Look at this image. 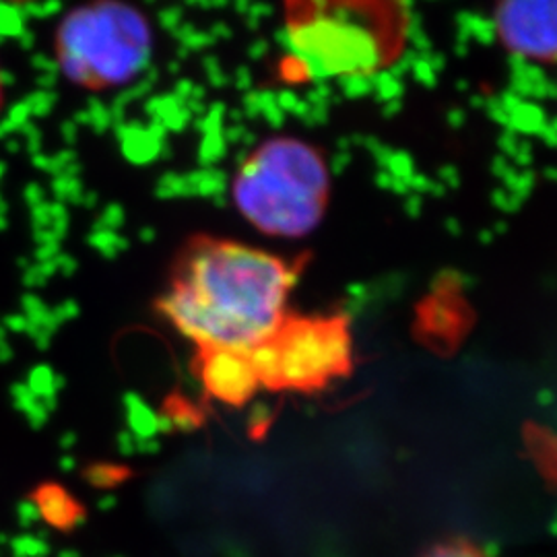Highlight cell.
<instances>
[{
  "label": "cell",
  "mask_w": 557,
  "mask_h": 557,
  "mask_svg": "<svg viewBox=\"0 0 557 557\" xmlns=\"http://www.w3.org/2000/svg\"><path fill=\"white\" fill-rule=\"evenodd\" d=\"M299 100H301V98H299L294 89H283V91H278L277 94V106L285 114H292L294 108L298 106Z\"/></svg>",
  "instance_id": "29"
},
{
  "label": "cell",
  "mask_w": 557,
  "mask_h": 557,
  "mask_svg": "<svg viewBox=\"0 0 557 557\" xmlns=\"http://www.w3.org/2000/svg\"><path fill=\"white\" fill-rule=\"evenodd\" d=\"M298 281V267H287L262 250L197 239L158 308L200 349L248 354L262 341L277 337L287 294Z\"/></svg>",
  "instance_id": "1"
},
{
  "label": "cell",
  "mask_w": 557,
  "mask_h": 557,
  "mask_svg": "<svg viewBox=\"0 0 557 557\" xmlns=\"http://www.w3.org/2000/svg\"><path fill=\"white\" fill-rule=\"evenodd\" d=\"M273 13H275V9H273V7H269V4H260V2L250 4V11H248V15L257 17V20H264V17H269V15H273Z\"/></svg>",
  "instance_id": "38"
},
{
  "label": "cell",
  "mask_w": 557,
  "mask_h": 557,
  "mask_svg": "<svg viewBox=\"0 0 557 557\" xmlns=\"http://www.w3.org/2000/svg\"><path fill=\"white\" fill-rule=\"evenodd\" d=\"M338 87L347 100H359L372 94V79L370 75H361V73L343 75L338 77Z\"/></svg>",
  "instance_id": "18"
},
{
  "label": "cell",
  "mask_w": 557,
  "mask_h": 557,
  "mask_svg": "<svg viewBox=\"0 0 557 557\" xmlns=\"http://www.w3.org/2000/svg\"><path fill=\"white\" fill-rule=\"evenodd\" d=\"M372 79V91L376 94L379 101H393L400 94V85L397 77L391 75V71H376L374 75H370Z\"/></svg>",
  "instance_id": "19"
},
{
  "label": "cell",
  "mask_w": 557,
  "mask_h": 557,
  "mask_svg": "<svg viewBox=\"0 0 557 557\" xmlns=\"http://www.w3.org/2000/svg\"><path fill=\"white\" fill-rule=\"evenodd\" d=\"M494 32L515 57L557 62V0L504 2L494 11Z\"/></svg>",
  "instance_id": "6"
},
{
  "label": "cell",
  "mask_w": 557,
  "mask_h": 557,
  "mask_svg": "<svg viewBox=\"0 0 557 557\" xmlns=\"http://www.w3.org/2000/svg\"><path fill=\"white\" fill-rule=\"evenodd\" d=\"M145 114L149 120L161 122L168 133H184L193 124V114L186 110V101L163 94V96H151L145 101Z\"/></svg>",
  "instance_id": "9"
},
{
  "label": "cell",
  "mask_w": 557,
  "mask_h": 557,
  "mask_svg": "<svg viewBox=\"0 0 557 557\" xmlns=\"http://www.w3.org/2000/svg\"><path fill=\"white\" fill-rule=\"evenodd\" d=\"M306 20L292 21L289 57L298 59L308 79L324 83L343 75H374L384 62V46L368 17H359V7L312 2Z\"/></svg>",
  "instance_id": "4"
},
{
  "label": "cell",
  "mask_w": 557,
  "mask_h": 557,
  "mask_svg": "<svg viewBox=\"0 0 557 557\" xmlns=\"http://www.w3.org/2000/svg\"><path fill=\"white\" fill-rule=\"evenodd\" d=\"M227 140L223 137V131H213L202 135L199 145V165L202 170L215 168L227 156Z\"/></svg>",
  "instance_id": "13"
},
{
  "label": "cell",
  "mask_w": 557,
  "mask_h": 557,
  "mask_svg": "<svg viewBox=\"0 0 557 557\" xmlns=\"http://www.w3.org/2000/svg\"><path fill=\"white\" fill-rule=\"evenodd\" d=\"M77 122H79V124H91V119H89V112H87V110H83V112H79V114H77Z\"/></svg>",
  "instance_id": "56"
},
{
  "label": "cell",
  "mask_w": 557,
  "mask_h": 557,
  "mask_svg": "<svg viewBox=\"0 0 557 557\" xmlns=\"http://www.w3.org/2000/svg\"><path fill=\"white\" fill-rule=\"evenodd\" d=\"M351 147H354V145H351V137H341V139L337 140L338 153H349Z\"/></svg>",
  "instance_id": "48"
},
{
  "label": "cell",
  "mask_w": 557,
  "mask_h": 557,
  "mask_svg": "<svg viewBox=\"0 0 557 557\" xmlns=\"http://www.w3.org/2000/svg\"><path fill=\"white\" fill-rule=\"evenodd\" d=\"M310 110H312V106H310L308 101L299 100L298 106H296V108H294V112H292V116H296V119L304 122V120L308 119Z\"/></svg>",
  "instance_id": "42"
},
{
  "label": "cell",
  "mask_w": 557,
  "mask_h": 557,
  "mask_svg": "<svg viewBox=\"0 0 557 557\" xmlns=\"http://www.w3.org/2000/svg\"><path fill=\"white\" fill-rule=\"evenodd\" d=\"M232 193L239 213L262 234L301 238L314 232L324 215L329 168L308 143L267 140L239 165Z\"/></svg>",
  "instance_id": "2"
},
{
  "label": "cell",
  "mask_w": 557,
  "mask_h": 557,
  "mask_svg": "<svg viewBox=\"0 0 557 557\" xmlns=\"http://www.w3.org/2000/svg\"><path fill=\"white\" fill-rule=\"evenodd\" d=\"M234 85H236V89L244 91V94L252 91V73H250V69L246 64H239L238 69H236Z\"/></svg>",
  "instance_id": "28"
},
{
  "label": "cell",
  "mask_w": 557,
  "mask_h": 557,
  "mask_svg": "<svg viewBox=\"0 0 557 557\" xmlns=\"http://www.w3.org/2000/svg\"><path fill=\"white\" fill-rule=\"evenodd\" d=\"M156 197L160 200L170 199H193L188 184H186V176L184 174H176V172H165L156 186Z\"/></svg>",
  "instance_id": "17"
},
{
  "label": "cell",
  "mask_w": 557,
  "mask_h": 557,
  "mask_svg": "<svg viewBox=\"0 0 557 557\" xmlns=\"http://www.w3.org/2000/svg\"><path fill=\"white\" fill-rule=\"evenodd\" d=\"M202 388L225 405L242 407L259 391V379L246 354L227 349H202L199 358Z\"/></svg>",
  "instance_id": "7"
},
{
  "label": "cell",
  "mask_w": 557,
  "mask_h": 557,
  "mask_svg": "<svg viewBox=\"0 0 557 557\" xmlns=\"http://www.w3.org/2000/svg\"><path fill=\"white\" fill-rule=\"evenodd\" d=\"M250 4H252V2H248V0H239V2L234 4V9L238 11L242 17H246V15H248V11H250Z\"/></svg>",
  "instance_id": "50"
},
{
  "label": "cell",
  "mask_w": 557,
  "mask_h": 557,
  "mask_svg": "<svg viewBox=\"0 0 557 557\" xmlns=\"http://www.w3.org/2000/svg\"><path fill=\"white\" fill-rule=\"evenodd\" d=\"M57 66L81 87L126 85L151 69V29L145 15L120 2L71 11L57 32Z\"/></svg>",
  "instance_id": "3"
},
{
  "label": "cell",
  "mask_w": 557,
  "mask_h": 557,
  "mask_svg": "<svg viewBox=\"0 0 557 557\" xmlns=\"http://www.w3.org/2000/svg\"><path fill=\"white\" fill-rule=\"evenodd\" d=\"M9 85H11V75L0 69V112H2V103H4V89H7Z\"/></svg>",
  "instance_id": "43"
},
{
  "label": "cell",
  "mask_w": 557,
  "mask_h": 557,
  "mask_svg": "<svg viewBox=\"0 0 557 557\" xmlns=\"http://www.w3.org/2000/svg\"><path fill=\"white\" fill-rule=\"evenodd\" d=\"M275 341L283 388L314 391L351 368V338L345 319L283 322Z\"/></svg>",
  "instance_id": "5"
},
{
  "label": "cell",
  "mask_w": 557,
  "mask_h": 557,
  "mask_svg": "<svg viewBox=\"0 0 557 557\" xmlns=\"http://www.w3.org/2000/svg\"><path fill=\"white\" fill-rule=\"evenodd\" d=\"M87 112H89V119H91V126H94L96 135H106L108 131H112L110 108L103 106L98 98H89V101H87Z\"/></svg>",
  "instance_id": "20"
},
{
  "label": "cell",
  "mask_w": 557,
  "mask_h": 557,
  "mask_svg": "<svg viewBox=\"0 0 557 557\" xmlns=\"http://www.w3.org/2000/svg\"><path fill=\"white\" fill-rule=\"evenodd\" d=\"M207 83H209L213 89H223V87H227L230 77H227L223 71H218V73H211V75H207Z\"/></svg>",
  "instance_id": "40"
},
{
  "label": "cell",
  "mask_w": 557,
  "mask_h": 557,
  "mask_svg": "<svg viewBox=\"0 0 557 557\" xmlns=\"http://www.w3.org/2000/svg\"><path fill=\"white\" fill-rule=\"evenodd\" d=\"M85 207H89V209H94L96 205H98V195L96 193H89V195H85L83 200H81Z\"/></svg>",
  "instance_id": "52"
},
{
  "label": "cell",
  "mask_w": 557,
  "mask_h": 557,
  "mask_svg": "<svg viewBox=\"0 0 557 557\" xmlns=\"http://www.w3.org/2000/svg\"><path fill=\"white\" fill-rule=\"evenodd\" d=\"M195 32H197V25L190 23V21H184V23H180L174 32H170V36L178 41V44H184Z\"/></svg>",
  "instance_id": "36"
},
{
  "label": "cell",
  "mask_w": 557,
  "mask_h": 557,
  "mask_svg": "<svg viewBox=\"0 0 557 557\" xmlns=\"http://www.w3.org/2000/svg\"><path fill=\"white\" fill-rule=\"evenodd\" d=\"M227 119L232 120V124H242L244 122V112L242 110H227Z\"/></svg>",
  "instance_id": "51"
},
{
  "label": "cell",
  "mask_w": 557,
  "mask_h": 557,
  "mask_svg": "<svg viewBox=\"0 0 557 557\" xmlns=\"http://www.w3.org/2000/svg\"><path fill=\"white\" fill-rule=\"evenodd\" d=\"M393 176L388 174V172H379L376 174V184H379L380 188H391L393 186Z\"/></svg>",
  "instance_id": "47"
},
{
  "label": "cell",
  "mask_w": 557,
  "mask_h": 557,
  "mask_svg": "<svg viewBox=\"0 0 557 557\" xmlns=\"http://www.w3.org/2000/svg\"><path fill=\"white\" fill-rule=\"evenodd\" d=\"M139 239L143 244H153L158 239V230L151 227V225H145L140 227Z\"/></svg>",
  "instance_id": "41"
},
{
  "label": "cell",
  "mask_w": 557,
  "mask_h": 557,
  "mask_svg": "<svg viewBox=\"0 0 557 557\" xmlns=\"http://www.w3.org/2000/svg\"><path fill=\"white\" fill-rule=\"evenodd\" d=\"M64 137L69 140L77 139V126L71 124V122H66V124H64Z\"/></svg>",
  "instance_id": "49"
},
{
  "label": "cell",
  "mask_w": 557,
  "mask_h": 557,
  "mask_svg": "<svg viewBox=\"0 0 557 557\" xmlns=\"http://www.w3.org/2000/svg\"><path fill=\"white\" fill-rule=\"evenodd\" d=\"M423 557H490L479 545L467 539H448L436 543Z\"/></svg>",
  "instance_id": "14"
},
{
  "label": "cell",
  "mask_w": 557,
  "mask_h": 557,
  "mask_svg": "<svg viewBox=\"0 0 557 557\" xmlns=\"http://www.w3.org/2000/svg\"><path fill=\"white\" fill-rule=\"evenodd\" d=\"M281 73H283V79L289 81V83H299L301 79H308L304 64L298 59H294V57H289V59L283 62Z\"/></svg>",
  "instance_id": "26"
},
{
  "label": "cell",
  "mask_w": 557,
  "mask_h": 557,
  "mask_svg": "<svg viewBox=\"0 0 557 557\" xmlns=\"http://www.w3.org/2000/svg\"><path fill=\"white\" fill-rule=\"evenodd\" d=\"M215 44H218V41L211 38L209 32H200V29H197L188 40L184 41V44H180V46L188 48V52H202V50H209V48L215 46Z\"/></svg>",
  "instance_id": "24"
},
{
  "label": "cell",
  "mask_w": 557,
  "mask_h": 557,
  "mask_svg": "<svg viewBox=\"0 0 557 557\" xmlns=\"http://www.w3.org/2000/svg\"><path fill=\"white\" fill-rule=\"evenodd\" d=\"M386 165H388V170H391L395 176H407L409 170H411V161H409V158H407L405 153L391 156V160H388Z\"/></svg>",
  "instance_id": "30"
},
{
  "label": "cell",
  "mask_w": 557,
  "mask_h": 557,
  "mask_svg": "<svg viewBox=\"0 0 557 557\" xmlns=\"http://www.w3.org/2000/svg\"><path fill=\"white\" fill-rule=\"evenodd\" d=\"M275 41H277L278 46L283 48V50H287L289 48V34H287V27H281L275 32Z\"/></svg>",
  "instance_id": "44"
},
{
  "label": "cell",
  "mask_w": 557,
  "mask_h": 557,
  "mask_svg": "<svg viewBox=\"0 0 557 557\" xmlns=\"http://www.w3.org/2000/svg\"><path fill=\"white\" fill-rule=\"evenodd\" d=\"M98 223H100L101 227L110 230V232H120V230L124 227V223H126V211H124V207H122L120 202L106 205V209H103V213H101Z\"/></svg>",
  "instance_id": "21"
},
{
  "label": "cell",
  "mask_w": 557,
  "mask_h": 557,
  "mask_svg": "<svg viewBox=\"0 0 557 557\" xmlns=\"http://www.w3.org/2000/svg\"><path fill=\"white\" fill-rule=\"evenodd\" d=\"M190 57V52H188V48H184V46H178V50H176V60L182 62V60H186Z\"/></svg>",
  "instance_id": "55"
},
{
  "label": "cell",
  "mask_w": 557,
  "mask_h": 557,
  "mask_svg": "<svg viewBox=\"0 0 557 557\" xmlns=\"http://www.w3.org/2000/svg\"><path fill=\"white\" fill-rule=\"evenodd\" d=\"M209 34H211V38L215 41L232 40V38H234V29H232L225 21H215V23L211 25Z\"/></svg>",
  "instance_id": "33"
},
{
  "label": "cell",
  "mask_w": 557,
  "mask_h": 557,
  "mask_svg": "<svg viewBox=\"0 0 557 557\" xmlns=\"http://www.w3.org/2000/svg\"><path fill=\"white\" fill-rule=\"evenodd\" d=\"M361 149H366V151H370L372 153V158L376 160L380 168H384L388 160H391V151H388V147H384L382 143H380L376 137H368V135H363V145H361Z\"/></svg>",
  "instance_id": "22"
},
{
  "label": "cell",
  "mask_w": 557,
  "mask_h": 557,
  "mask_svg": "<svg viewBox=\"0 0 557 557\" xmlns=\"http://www.w3.org/2000/svg\"><path fill=\"white\" fill-rule=\"evenodd\" d=\"M158 81H160V71H158L156 66H151V69L147 71V75H145L139 83H135L133 87L120 91L119 96H116V100L112 101V103L119 106L122 110H126L128 103L140 100V98H147V96L153 91V87L158 85Z\"/></svg>",
  "instance_id": "16"
},
{
  "label": "cell",
  "mask_w": 557,
  "mask_h": 557,
  "mask_svg": "<svg viewBox=\"0 0 557 557\" xmlns=\"http://www.w3.org/2000/svg\"><path fill=\"white\" fill-rule=\"evenodd\" d=\"M391 188H393V190H395V193H405V190H407V186H405V184H403V180H395V182H393V186H391Z\"/></svg>",
  "instance_id": "57"
},
{
  "label": "cell",
  "mask_w": 557,
  "mask_h": 557,
  "mask_svg": "<svg viewBox=\"0 0 557 557\" xmlns=\"http://www.w3.org/2000/svg\"><path fill=\"white\" fill-rule=\"evenodd\" d=\"M124 405H126V411H128V419H131L133 428H137L140 434L151 432V428L156 425V418H153L151 409L145 405V400L137 393H126Z\"/></svg>",
  "instance_id": "15"
},
{
  "label": "cell",
  "mask_w": 557,
  "mask_h": 557,
  "mask_svg": "<svg viewBox=\"0 0 557 557\" xmlns=\"http://www.w3.org/2000/svg\"><path fill=\"white\" fill-rule=\"evenodd\" d=\"M180 71H182V64H180L178 60L168 62V73H170V75H180Z\"/></svg>",
  "instance_id": "53"
},
{
  "label": "cell",
  "mask_w": 557,
  "mask_h": 557,
  "mask_svg": "<svg viewBox=\"0 0 557 557\" xmlns=\"http://www.w3.org/2000/svg\"><path fill=\"white\" fill-rule=\"evenodd\" d=\"M398 110H400V101H386V106H384V112H382V114H384L386 119H393V116L397 114Z\"/></svg>",
  "instance_id": "45"
},
{
  "label": "cell",
  "mask_w": 557,
  "mask_h": 557,
  "mask_svg": "<svg viewBox=\"0 0 557 557\" xmlns=\"http://www.w3.org/2000/svg\"><path fill=\"white\" fill-rule=\"evenodd\" d=\"M329 114H331V106H326V103H320V106H314L312 110H310V114H308V119L304 120V124L306 126H322V124H326L329 122Z\"/></svg>",
  "instance_id": "27"
},
{
  "label": "cell",
  "mask_w": 557,
  "mask_h": 557,
  "mask_svg": "<svg viewBox=\"0 0 557 557\" xmlns=\"http://www.w3.org/2000/svg\"><path fill=\"white\" fill-rule=\"evenodd\" d=\"M269 52H271V46L264 38H259L248 46V59L262 60Z\"/></svg>",
  "instance_id": "35"
},
{
  "label": "cell",
  "mask_w": 557,
  "mask_h": 557,
  "mask_svg": "<svg viewBox=\"0 0 557 557\" xmlns=\"http://www.w3.org/2000/svg\"><path fill=\"white\" fill-rule=\"evenodd\" d=\"M351 153H335L333 156V160H331V165H329V172L331 174H335V176H341L345 170H347V165H351Z\"/></svg>",
  "instance_id": "34"
},
{
  "label": "cell",
  "mask_w": 557,
  "mask_h": 557,
  "mask_svg": "<svg viewBox=\"0 0 557 557\" xmlns=\"http://www.w3.org/2000/svg\"><path fill=\"white\" fill-rule=\"evenodd\" d=\"M213 202H215V207H221V209L227 207V199L225 197H218V199H213Z\"/></svg>",
  "instance_id": "58"
},
{
  "label": "cell",
  "mask_w": 557,
  "mask_h": 557,
  "mask_svg": "<svg viewBox=\"0 0 557 557\" xmlns=\"http://www.w3.org/2000/svg\"><path fill=\"white\" fill-rule=\"evenodd\" d=\"M158 21L165 32H174L180 23H184V9L182 7H165V9H161Z\"/></svg>",
  "instance_id": "23"
},
{
  "label": "cell",
  "mask_w": 557,
  "mask_h": 557,
  "mask_svg": "<svg viewBox=\"0 0 557 557\" xmlns=\"http://www.w3.org/2000/svg\"><path fill=\"white\" fill-rule=\"evenodd\" d=\"M188 100H207V87H205V85H197V83H195V89H193V94H190V98H188Z\"/></svg>",
  "instance_id": "46"
},
{
  "label": "cell",
  "mask_w": 557,
  "mask_h": 557,
  "mask_svg": "<svg viewBox=\"0 0 557 557\" xmlns=\"http://www.w3.org/2000/svg\"><path fill=\"white\" fill-rule=\"evenodd\" d=\"M114 135L120 143V151L124 160L133 165H149L151 161L161 160V153L170 147L168 140H160L149 126L137 120L124 122L114 128Z\"/></svg>",
  "instance_id": "8"
},
{
  "label": "cell",
  "mask_w": 557,
  "mask_h": 557,
  "mask_svg": "<svg viewBox=\"0 0 557 557\" xmlns=\"http://www.w3.org/2000/svg\"><path fill=\"white\" fill-rule=\"evenodd\" d=\"M246 133H248V128L244 124H232V126L223 128V137L227 140V145H242Z\"/></svg>",
  "instance_id": "32"
},
{
  "label": "cell",
  "mask_w": 557,
  "mask_h": 557,
  "mask_svg": "<svg viewBox=\"0 0 557 557\" xmlns=\"http://www.w3.org/2000/svg\"><path fill=\"white\" fill-rule=\"evenodd\" d=\"M246 358L250 361L259 384L267 388H283L281 386V356H278V345L275 338L262 341L257 347H252Z\"/></svg>",
  "instance_id": "10"
},
{
  "label": "cell",
  "mask_w": 557,
  "mask_h": 557,
  "mask_svg": "<svg viewBox=\"0 0 557 557\" xmlns=\"http://www.w3.org/2000/svg\"><path fill=\"white\" fill-rule=\"evenodd\" d=\"M242 112H244V119H262L259 91H248V94H244V98H242Z\"/></svg>",
  "instance_id": "25"
},
{
  "label": "cell",
  "mask_w": 557,
  "mask_h": 557,
  "mask_svg": "<svg viewBox=\"0 0 557 557\" xmlns=\"http://www.w3.org/2000/svg\"><path fill=\"white\" fill-rule=\"evenodd\" d=\"M186 176V184L190 190V197H200V199H218V197H225L227 190V174L220 170V168H209V170H195L184 174Z\"/></svg>",
  "instance_id": "11"
},
{
  "label": "cell",
  "mask_w": 557,
  "mask_h": 557,
  "mask_svg": "<svg viewBox=\"0 0 557 557\" xmlns=\"http://www.w3.org/2000/svg\"><path fill=\"white\" fill-rule=\"evenodd\" d=\"M262 119L267 120V124L271 126V128H275V131H281L283 126H285V120H287V114L278 108V106H273V108H269L264 114H262Z\"/></svg>",
  "instance_id": "31"
},
{
  "label": "cell",
  "mask_w": 557,
  "mask_h": 557,
  "mask_svg": "<svg viewBox=\"0 0 557 557\" xmlns=\"http://www.w3.org/2000/svg\"><path fill=\"white\" fill-rule=\"evenodd\" d=\"M244 20H246V27H248V29H259L260 20H257V17H252V15H246Z\"/></svg>",
  "instance_id": "54"
},
{
  "label": "cell",
  "mask_w": 557,
  "mask_h": 557,
  "mask_svg": "<svg viewBox=\"0 0 557 557\" xmlns=\"http://www.w3.org/2000/svg\"><path fill=\"white\" fill-rule=\"evenodd\" d=\"M202 71H205V75H211V73L221 71L220 59L215 54H205L202 57Z\"/></svg>",
  "instance_id": "39"
},
{
  "label": "cell",
  "mask_w": 557,
  "mask_h": 557,
  "mask_svg": "<svg viewBox=\"0 0 557 557\" xmlns=\"http://www.w3.org/2000/svg\"><path fill=\"white\" fill-rule=\"evenodd\" d=\"M89 246L94 250H98L101 257L106 260L119 259L122 252H126L131 248V239L126 236H122L119 232H110L106 227H101L100 223L96 221L94 227H91V234H89Z\"/></svg>",
  "instance_id": "12"
},
{
  "label": "cell",
  "mask_w": 557,
  "mask_h": 557,
  "mask_svg": "<svg viewBox=\"0 0 557 557\" xmlns=\"http://www.w3.org/2000/svg\"><path fill=\"white\" fill-rule=\"evenodd\" d=\"M193 89H195V81L180 79L178 83L174 85V91H172V96H174V98H178L180 101H186L188 98H190Z\"/></svg>",
  "instance_id": "37"
}]
</instances>
